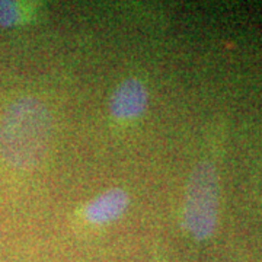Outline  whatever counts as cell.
<instances>
[{
    "mask_svg": "<svg viewBox=\"0 0 262 262\" xmlns=\"http://www.w3.org/2000/svg\"><path fill=\"white\" fill-rule=\"evenodd\" d=\"M51 133L53 120L47 106L37 98H20L3 114L0 151L15 168H35L47 153Z\"/></svg>",
    "mask_w": 262,
    "mask_h": 262,
    "instance_id": "6da1fadb",
    "label": "cell"
},
{
    "mask_svg": "<svg viewBox=\"0 0 262 262\" xmlns=\"http://www.w3.org/2000/svg\"><path fill=\"white\" fill-rule=\"evenodd\" d=\"M128 204V196L125 191L120 188H114L99 196H96L94 201L86 207L84 215L91 223H108L115 220L117 217L124 213Z\"/></svg>",
    "mask_w": 262,
    "mask_h": 262,
    "instance_id": "277c9868",
    "label": "cell"
},
{
    "mask_svg": "<svg viewBox=\"0 0 262 262\" xmlns=\"http://www.w3.org/2000/svg\"><path fill=\"white\" fill-rule=\"evenodd\" d=\"M219 214V178L213 163H198L188 181L184 220L188 232L198 241L214 233Z\"/></svg>",
    "mask_w": 262,
    "mask_h": 262,
    "instance_id": "7a4b0ae2",
    "label": "cell"
},
{
    "mask_svg": "<svg viewBox=\"0 0 262 262\" xmlns=\"http://www.w3.org/2000/svg\"><path fill=\"white\" fill-rule=\"evenodd\" d=\"M19 18H20V12L16 3L0 0V27L3 28L15 27L19 22Z\"/></svg>",
    "mask_w": 262,
    "mask_h": 262,
    "instance_id": "5b68a950",
    "label": "cell"
},
{
    "mask_svg": "<svg viewBox=\"0 0 262 262\" xmlns=\"http://www.w3.org/2000/svg\"><path fill=\"white\" fill-rule=\"evenodd\" d=\"M147 105V91L137 79L124 80L114 92L110 110L118 120H133L144 113Z\"/></svg>",
    "mask_w": 262,
    "mask_h": 262,
    "instance_id": "3957f363",
    "label": "cell"
}]
</instances>
